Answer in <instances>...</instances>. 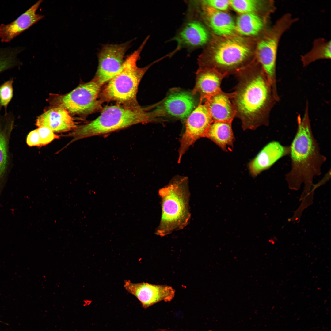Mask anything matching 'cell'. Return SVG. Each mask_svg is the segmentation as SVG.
<instances>
[{
    "mask_svg": "<svg viewBox=\"0 0 331 331\" xmlns=\"http://www.w3.org/2000/svg\"><path fill=\"white\" fill-rule=\"evenodd\" d=\"M308 103H306L304 113L297 119L295 136L290 146L291 169L285 175L290 186L296 188L303 182L310 186L314 177L321 174V167L326 160L321 154L318 144L312 131L309 113Z\"/></svg>",
    "mask_w": 331,
    "mask_h": 331,
    "instance_id": "7a4b0ae2",
    "label": "cell"
},
{
    "mask_svg": "<svg viewBox=\"0 0 331 331\" xmlns=\"http://www.w3.org/2000/svg\"><path fill=\"white\" fill-rule=\"evenodd\" d=\"M101 86L93 78L81 84L64 94L51 95L49 101L52 107L62 108L70 114L83 116L93 112L101 105L98 97Z\"/></svg>",
    "mask_w": 331,
    "mask_h": 331,
    "instance_id": "52a82bcc",
    "label": "cell"
},
{
    "mask_svg": "<svg viewBox=\"0 0 331 331\" xmlns=\"http://www.w3.org/2000/svg\"><path fill=\"white\" fill-rule=\"evenodd\" d=\"M149 37H147L138 48L127 57L118 73L108 82L102 93L104 99L116 101L127 106H137L135 103L136 96L141 79L151 65L161 60L144 67L137 66V61Z\"/></svg>",
    "mask_w": 331,
    "mask_h": 331,
    "instance_id": "5b68a950",
    "label": "cell"
},
{
    "mask_svg": "<svg viewBox=\"0 0 331 331\" xmlns=\"http://www.w3.org/2000/svg\"><path fill=\"white\" fill-rule=\"evenodd\" d=\"M131 41L119 44H106L98 54V65L94 78L101 86L114 77L121 69Z\"/></svg>",
    "mask_w": 331,
    "mask_h": 331,
    "instance_id": "30bf717a",
    "label": "cell"
},
{
    "mask_svg": "<svg viewBox=\"0 0 331 331\" xmlns=\"http://www.w3.org/2000/svg\"><path fill=\"white\" fill-rule=\"evenodd\" d=\"M14 79L10 78L0 85V110H4L7 113L9 104L13 95V84Z\"/></svg>",
    "mask_w": 331,
    "mask_h": 331,
    "instance_id": "d4e9b609",
    "label": "cell"
},
{
    "mask_svg": "<svg viewBox=\"0 0 331 331\" xmlns=\"http://www.w3.org/2000/svg\"><path fill=\"white\" fill-rule=\"evenodd\" d=\"M263 19L254 13L241 14L235 23V30L240 34L247 36L257 35L263 29Z\"/></svg>",
    "mask_w": 331,
    "mask_h": 331,
    "instance_id": "7402d4cb",
    "label": "cell"
},
{
    "mask_svg": "<svg viewBox=\"0 0 331 331\" xmlns=\"http://www.w3.org/2000/svg\"><path fill=\"white\" fill-rule=\"evenodd\" d=\"M147 110V108L139 105L106 106L95 119L74 130L70 135L73 137L71 142L108 133L137 124L158 121L157 118L160 116L159 111L156 109L150 112Z\"/></svg>",
    "mask_w": 331,
    "mask_h": 331,
    "instance_id": "3957f363",
    "label": "cell"
},
{
    "mask_svg": "<svg viewBox=\"0 0 331 331\" xmlns=\"http://www.w3.org/2000/svg\"><path fill=\"white\" fill-rule=\"evenodd\" d=\"M40 139L41 146L48 144L59 136L49 128L45 127H38L37 129Z\"/></svg>",
    "mask_w": 331,
    "mask_h": 331,
    "instance_id": "4316f807",
    "label": "cell"
},
{
    "mask_svg": "<svg viewBox=\"0 0 331 331\" xmlns=\"http://www.w3.org/2000/svg\"><path fill=\"white\" fill-rule=\"evenodd\" d=\"M26 143L30 147L41 146L40 136L37 129L28 134L26 138Z\"/></svg>",
    "mask_w": 331,
    "mask_h": 331,
    "instance_id": "f1b7e54d",
    "label": "cell"
},
{
    "mask_svg": "<svg viewBox=\"0 0 331 331\" xmlns=\"http://www.w3.org/2000/svg\"><path fill=\"white\" fill-rule=\"evenodd\" d=\"M298 20L290 13L284 14L276 21L267 35L257 44L258 62L273 87L277 86L276 64L280 40L283 34Z\"/></svg>",
    "mask_w": 331,
    "mask_h": 331,
    "instance_id": "8992f818",
    "label": "cell"
},
{
    "mask_svg": "<svg viewBox=\"0 0 331 331\" xmlns=\"http://www.w3.org/2000/svg\"><path fill=\"white\" fill-rule=\"evenodd\" d=\"M234 94L221 90L205 101L213 121H233L235 117L232 101Z\"/></svg>",
    "mask_w": 331,
    "mask_h": 331,
    "instance_id": "ac0fdd59",
    "label": "cell"
},
{
    "mask_svg": "<svg viewBox=\"0 0 331 331\" xmlns=\"http://www.w3.org/2000/svg\"><path fill=\"white\" fill-rule=\"evenodd\" d=\"M191 93L174 91L165 99L161 107L165 114L181 119L187 118L195 108L196 103Z\"/></svg>",
    "mask_w": 331,
    "mask_h": 331,
    "instance_id": "2e32d148",
    "label": "cell"
},
{
    "mask_svg": "<svg viewBox=\"0 0 331 331\" xmlns=\"http://www.w3.org/2000/svg\"><path fill=\"white\" fill-rule=\"evenodd\" d=\"M230 6L241 14L254 13L258 9L260 2L254 0H230Z\"/></svg>",
    "mask_w": 331,
    "mask_h": 331,
    "instance_id": "484cf974",
    "label": "cell"
},
{
    "mask_svg": "<svg viewBox=\"0 0 331 331\" xmlns=\"http://www.w3.org/2000/svg\"><path fill=\"white\" fill-rule=\"evenodd\" d=\"M176 331V330H167V329H158L156 330H155V331Z\"/></svg>",
    "mask_w": 331,
    "mask_h": 331,
    "instance_id": "f546056e",
    "label": "cell"
},
{
    "mask_svg": "<svg viewBox=\"0 0 331 331\" xmlns=\"http://www.w3.org/2000/svg\"><path fill=\"white\" fill-rule=\"evenodd\" d=\"M331 43L323 38L314 40L311 49L309 51L301 57V60L303 67L307 66L310 63L318 60L330 59Z\"/></svg>",
    "mask_w": 331,
    "mask_h": 331,
    "instance_id": "603a6c76",
    "label": "cell"
},
{
    "mask_svg": "<svg viewBox=\"0 0 331 331\" xmlns=\"http://www.w3.org/2000/svg\"><path fill=\"white\" fill-rule=\"evenodd\" d=\"M35 124L38 127H47L57 133L74 130L78 127L68 112L60 107H51L46 111L37 117Z\"/></svg>",
    "mask_w": 331,
    "mask_h": 331,
    "instance_id": "5bb4252c",
    "label": "cell"
},
{
    "mask_svg": "<svg viewBox=\"0 0 331 331\" xmlns=\"http://www.w3.org/2000/svg\"><path fill=\"white\" fill-rule=\"evenodd\" d=\"M209 35L206 29L199 22L188 23L174 39L179 46L185 44L192 46L202 45L208 41Z\"/></svg>",
    "mask_w": 331,
    "mask_h": 331,
    "instance_id": "ffe728a7",
    "label": "cell"
},
{
    "mask_svg": "<svg viewBox=\"0 0 331 331\" xmlns=\"http://www.w3.org/2000/svg\"><path fill=\"white\" fill-rule=\"evenodd\" d=\"M0 110V196L5 183L9 160L8 143L15 116L11 112L2 114Z\"/></svg>",
    "mask_w": 331,
    "mask_h": 331,
    "instance_id": "e0dca14e",
    "label": "cell"
},
{
    "mask_svg": "<svg viewBox=\"0 0 331 331\" xmlns=\"http://www.w3.org/2000/svg\"><path fill=\"white\" fill-rule=\"evenodd\" d=\"M43 0H40L12 22L0 25V39L3 43L10 42L21 33L28 29L44 16L36 14V12Z\"/></svg>",
    "mask_w": 331,
    "mask_h": 331,
    "instance_id": "4fadbf2b",
    "label": "cell"
},
{
    "mask_svg": "<svg viewBox=\"0 0 331 331\" xmlns=\"http://www.w3.org/2000/svg\"><path fill=\"white\" fill-rule=\"evenodd\" d=\"M289 146L282 145L274 140L266 145L249 163L248 167L253 177L268 169L282 158L290 154Z\"/></svg>",
    "mask_w": 331,
    "mask_h": 331,
    "instance_id": "7c38bea8",
    "label": "cell"
},
{
    "mask_svg": "<svg viewBox=\"0 0 331 331\" xmlns=\"http://www.w3.org/2000/svg\"><path fill=\"white\" fill-rule=\"evenodd\" d=\"M161 215L155 234L161 237L184 228L191 217L188 179L176 177L159 189Z\"/></svg>",
    "mask_w": 331,
    "mask_h": 331,
    "instance_id": "277c9868",
    "label": "cell"
},
{
    "mask_svg": "<svg viewBox=\"0 0 331 331\" xmlns=\"http://www.w3.org/2000/svg\"><path fill=\"white\" fill-rule=\"evenodd\" d=\"M226 77L213 69L201 67L199 69L196 73V84L192 94H199V104L221 90V82Z\"/></svg>",
    "mask_w": 331,
    "mask_h": 331,
    "instance_id": "9a60e30c",
    "label": "cell"
},
{
    "mask_svg": "<svg viewBox=\"0 0 331 331\" xmlns=\"http://www.w3.org/2000/svg\"><path fill=\"white\" fill-rule=\"evenodd\" d=\"M23 49L21 47L0 48V74L21 65L18 56Z\"/></svg>",
    "mask_w": 331,
    "mask_h": 331,
    "instance_id": "cb8c5ba5",
    "label": "cell"
},
{
    "mask_svg": "<svg viewBox=\"0 0 331 331\" xmlns=\"http://www.w3.org/2000/svg\"><path fill=\"white\" fill-rule=\"evenodd\" d=\"M232 122L213 121L210 126L205 137L212 140L223 150L226 151L227 146L233 147L234 140Z\"/></svg>",
    "mask_w": 331,
    "mask_h": 331,
    "instance_id": "44dd1931",
    "label": "cell"
},
{
    "mask_svg": "<svg viewBox=\"0 0 331 331\" xmlns=\"http://www.w3.org/2000/svg\"><path fill=\"white\" fill-rule=\"evenodd\" d=\"M250 50L242 40L232 38L221 41L215 47L213 56L206 67L215 70L227 76L235 74L244 65Z\"/></svg>",
    "mask_w": 331,
    "mask_h": 331,
    "instance_id": "ba28073f",
    "label": "cell"
},
{
    "mask_svg": "<svg viewBox=\"0 0 331 331\" xmlns=\"http://www.w3.org/2000/svg\"><path fill=\"white\" fill-rule=\"evenodd\" d=\"M235 74L238 83L232 99L235 118L241 120L244 130L268 126L271 112L280 97L260 65L242 68Z\"/></svg>",
    "mask_w": 331,
    "mask_h": 331,
    "instance_id": "6da1fadb",
    "label": "cell"
},
{
    "mask_svg": "<svg viewBox=\"0 0 331 331\" xmlns=\"http://www.w3.org/2000/svg\"><path fill=\"white\" fill-rule=\"evenodd\" d=\"M203 1L207 5L216 10L222 11L227 10L230 6V0H206Z\"/></svg>",
    "mask_w": 331,
    "mask_h": 331,
    "instance_id": "83f0119b",
    "label": "cell"
},
{
    "mask_svg": "<svg viewBox=\"0 0 331 331\" xmlns=\"http://www.w3.org/2000/svg\"><path fill=\"white\" fill-rule=\"evenodd\" d=\"M124 287L137 298L145 309L162 301H170L175 292L170 286L145 282L133 283L129 280H125Z\"/></svg>",
    "mask_w": 331,
    "mask_h": 331,
    "instance_id": "8fae6325",
    "label": "cell"
},
{
    "mask_svg": "<svg viewBox=\"0 0 331 331\" xmlns=\"http://www.w3.org/2000/svg\"><path fill=\"white\" fill-rule=\"evenodd\" d=\"M213 121L205 102L200 103L187 118L185 131L180 140L178 162L198 139L205 137L207 131Z\"/></svg>",
    "mask_w": 331,
    "mask_h": 331,
    "instance_id": "9c48e42d",
    "label": "cell"
},
{
    "mask_svg": "<svg viewBox=\"0 0 331 331\" xmlns=\"http://www.w3.org/2000/svg\"><path fill=\"white\" fill-rule=\"evenodd\" d=\"M205 5L204 8V14L214 32L220 36H228L232 34L235 30V23L231 17L224 11L216 10Z\"/></svg>",
    "mask_w": 331,
    "mask_h": 331,
    "instance_id": "d6986e66",
    "label": "cell"
}]
</instances>
